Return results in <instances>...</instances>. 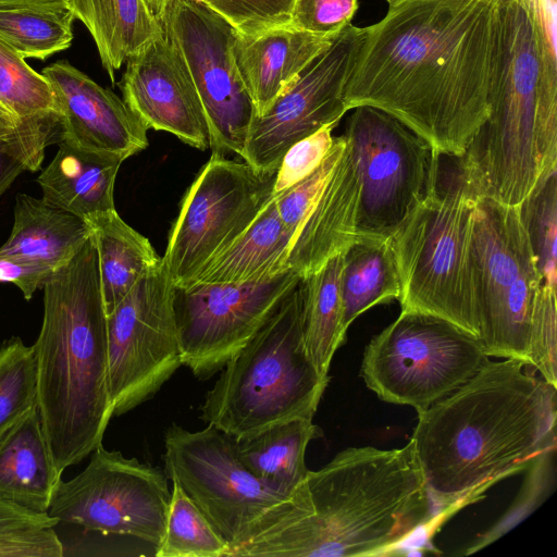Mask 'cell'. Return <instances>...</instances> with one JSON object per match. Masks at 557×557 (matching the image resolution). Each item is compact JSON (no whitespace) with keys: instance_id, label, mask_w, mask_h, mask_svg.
<instances>
[{"instance_id":"cell-8","label":"cell","mask_w":557,"mask_h":557,"mask_svg":"<svg viewBox=\"0 0 557 557\" xmlns=\"http://www.w3.org/2000/svg\"><path fill=\"white\" fill-rule=\"evenodd\" d=\"M471 262L478 339L485 355L529 366L531 315L542 278L518 206L478 198Z\"/></svg>"},{"instance_id":"cell-7","label":"cell","mask_w":557,"mask_h":557,"mask_svg":"<svg viewBox=\"0 0 557 557\" xmlns=\"http://www.w3.org/2000/svg\"><path fill=\"white\" fill-rule=\"evenodd\" d=\"M476 201L459 162L444 182L440 168L389 242L401 283V311L438 317L479 338L471 262Z\"/></svg>"},{"instance_id":"cell-33","label":"cell","mask_w":557,"mask_h":557,"mask_svg":"<svg viewBox=\"0 0 557 557\" xmlns=\"http://www.w3.org/2000/svg\"><path fill=\"white\" fill-rule=\"evenodd\" d=\"M518 207L542 284L557 290V171L544 175Z\"/></svg>"},{"instance_id":"cell-2","label":"cell","mask_w":557,"mask_h":557,"mask_svg":"<svg viewBox=\"0 0 557 557\" xmlns=\"http://www.w3.org/2000/svg\"><path fill=\"white\" fill-rule=\"evenodd\" d=\"M436 509L409 441L401 448L349 447L308 470L232 557L399 555L436 530Z\"/></svg>"},{"instance_id":"cell-41","label":"cell","mask_w":557,"mask_h":557,"mask_svg":"<svg viewBox=\"0 0 557 557\" xmlns=\"http://www.w3.org/2000/svg\"><path fill=\"white\" fill-rule=\"evenodd\" d=\"M295 0H209L206 5L227 20L239 33L251 35L289 24Z\"/></svg>"},{"instance_id":"cell-20","label":"cell","mask_w":557,"mask_h":557,"mask_svg":"<svg viewBox=\"0 0 557 557\" xmlns=\"http://www.w3.org/2000/svg\"><path fill=\"white\" fill-rule=\"evenodd\" d=\"M346 141V139H345ZM361 182L347 143L290 249L288 267L300 277L359 243Z\"/></svg>"},{"instance_id":"cell-10","label":"cell","mask_w":557,"mask_h":557,"mask_svg":"<svg viewBox=\"0 0 557 557\" xmlns=\"http://www.w3.org/2000/svg\"><path fill=\"white\" fill-rule=\"evenodd\" d=\"M343 136L361 182L359 242L387 240L425 197L442 156L400 121L369 106L354 108Z\"/></svg>"},{"instance_id":"cell-22","label":"cell","mask_w":557,"mask_h":557,"mask_svg":"<svg viewBox=\"0 0 557 557\" xmlns=\"http://www.w3.org/2000/svg\"><path fill=\"white\" fill-rule=\"evenodd\" d=\"M123 161L60 140L54 158L37 183L45 200L90 224L115 210L114 184Z\"/></svg>"},{"instance_id":"cell-30","label":"cell","mask_w":557,"mask_h":557,"mask_svg":"<svg viewBox=\"0 0 557 557\" xmlns=\"http://www.w3.org/2000/svg\"><path fill=\"white\" fill-rule=\"evenodd\" d=\"M401 283L389 239L359 242L343 252V327L374 306L398 300Z\"/></svg>"},{"instance_id":"cell-14","label":"cell","mask_w":557,"mask_h":557,"mask_svg":"<svg viewBox=\"0 0 557 557\" xmlns=\"http://www.w3.org/2000/svg\"><path fill=\"white\" fill-rule=\"evenodd\" d=\"M170 500L163 471L100 445L81 473L61 479L48 513L86 531L128 535L157 546Z\"/></svg>"},{"instance_id":"cell-47","label":"cell","mask_w":557,"mask_h":557,"mask_svg":"<svg viewBox=\"0 0 557 557\" xmlns=\"http://www.w3.org/2000/svg\"><path fill=\"white\" fill-rule=\"evenodd\" d=\"M151 14L160 22L168 0H144Z\"/></svg>"},{"instance_id":"cell-1","label":"cell","mask_w":557,"mask_h":557,"mask_svg":"<svg viewBox=\"0 0 557 557\" xmlns=\"http://www.w3.org/2000/svg\"><path fill=\"white\" fill-rule=\"evenodd\" d=\"M364 29L345 89L347 111H384L440 156L461 158L491 111L502 66V7L401 0Z\"/></svg>"},{"instance_id":"cell-42","label":"cell","mask_w":557,"mask_h":557,"mask_svg":"<svg viewBox=\"0 0 557 557\" xmlns=\"http://www.w3.org/2000/svg\"><path fill=\"white\" fill-rule=\"evenodd\" d=\"M335 126L325 125L287 149L275 172L273 196L292 187L321 164L333 145Z\"/></svg>"},{"instance_id":"cell-25","label":"cell","mask_w":557,"mask_h":557,"mask_svg":"<svg viewBox=\"0 0 557 557\" xmlns=\"http://www.w3.org/2000/svg\"><path fill=\"white\" fill-rule=\"evenodd\" d=\"M292 246L293 235L284 226L272 198L248 230L206 264L188 285L246 284L273 278L289 270Z\"/></svg>"},{"instance_id":"cell-9","label":"cell","mask_w":557,"mask_h":557,"mask_svg":"<svg viewBox=\"0 0 557 557\" xmlns=\"http://www.w3.org/2000/svg\"><path fill=\"white\" fill-rule=\"evenodd\" d=\"M486 358L479 339L453 323L400 311L367 345L360 375L381 400L419 413L465 384Z\"/></svg>"},{"instance_id":"cell-13","label":"cell","mask_w":557,"mask_h":557,"mask_svg":"<svg viewBox=\"0 0 557 557\" xmlns=\"http://www.w3.org/2000/svg\"><path fill=\"white\" fill-rule=\"evenodd\" d=\"M173 295L161 258L107 314L113 417L152 398L183 366Z\"/></svg>"},{"instance_id":"cell-21","label":"cell","mask_w":557,"mask_h":557,"mask_svg":"<svg viewBox=\"0 0 557 557\" xmlns=\"http://www.w3.org/2000/svg\"><path fill=\"white\" fill-rule=\"evenodd\" d=\"M332 39L299 30L290 24L251 35L237 32L232 54L257 115L271 106Z\"/></svg>"},{"instance_id":"cell-15","label":"cell","mask_w":557,"mask_h":557,"mask_svg":"<svg viewBox=\"0 0 557 557\" xmlns=\"http://www.w3.org/2000/svg\"><path fill=\"white\" fill-rule=\"evenodd\" d=\"M160 24L198 91L212 153L242 157L257 112L232 54L238 30L195 0H168Z\"/></svg>"},{"instance_id":"cell-37","label":"cell","mask_w":557,"mask_h":557,"mask_svg":"<svg viewBox=\"0 0 557 557\" xmlns=\"http://www.w3.org/2000/svg\"><path fill=\"white\" fill-rule=\"evenodd\" d=\"M37 370L33 346L13 336L0 343V429L36 406Z\"/></svg>"},{"instance_id":"cell-28","label":"cell","mask_w":557,"mask_h":557,"mask_svg":"<svg viewBox=\"0 0 557 557\" xmlns=\"http://www.w3.org/2000/svg\"><path fill=\"white\" fill-rule=\"evenodd\" d=\"M95 237L107 314L160 260L147 237L135 231L116 210L89 224Z\"/></svg>"},{"instance_id":"cell-11","label":"cell","mask_w":557,"mask_h":557,"mask_svg":"<svg viewBox=\"0 0 557 557\" xmlns=\"http://www.w3.org/2000/svg\"><path fill=\"white\" fill-rule=\"evenodd\" d=\"M274 178L211 153L182 199L161 257L175 287L187 286L248 230L273 198Z\"/></svg>"},{"instance_id":"cell-45","label":"cell","mask_w":557,"mask_h":557,"mask_svg":"<svg viewBox=\"0 0 557 557\" xmlns=\"http://www.w3.org/2000/svg\"><path fill=\"white\" fill-rule=\"evenodd\" d=\"M20 123V120L0 103V135L13 132Z\"/></svg>"},{"instance_id":"cell-5","label":"cell","mask_w":557,"mask_h":557,"mask_svg":"<svg viewBox=\"0 0 557 557\" xmlns=\"http://www.w3.org/2000/svg\"><path fill=\"white\" fill-rule=\"evenodd\" d=\"M502 18L491 111L458 162L478 198L519 206L557 171V64L540 48L521 0L503 5Z\"/></svg>"},{"instance_id":"cell-46","label":"cell","mask_w":557,"mask_h":557,"mask_svg":"<svg viewBox=\"0 0 557 557\" xmlns=\"http://www.w3.org/2000/svg\"><path fill=\"white\" fill-rule=\"evenodd\" d=\"M7 5L65 7L64 0H0V7Z\"/></svg>"},{"instance_id":"cell-35","label":"cell","mask_w":557,"mask_h":557,"mask_svg":"<svg viewBox=\"0 0 557 557\" xmlns=\"http://www.w3.org/2000/svg\"><path fill=\"white\" fill-rule=\"evenodd\" d=\"M59 132L60 113L49 112L21 119L13 132L0 135V198L23 172L40 169Z\"/></svg>"},{"instance_id":"cell-29","label":"cell","mask_w":557,"mask_h":557,"mask_svg":"<svg viewBox=\"0 0 557 557\" xmlns=\"http://www.w3.org/2000/svg\"><path fill=\"white\" fill-rule=\"evenodd\" d=\"M343 253L300 280L301 326L306 350L320 373L329 375L336 350L346 342L341 274Z\"/></svg>"},{"instance_id":"cell-34","label":"cell","mask_w":557,"mask_h":557,"mask_svg":"<svg viewBox=\"0 0 557 557\" xmlns=\"http://www.w3.org/2000/svg\"><path fill=\"white\" fill-rule=\"evenodd\" d=\"M59 521L0 498V557H61Z\"/></svg>"},{"instance_id":"cell-31","label":"cell","mask_w":557,"mask_h":557,"mask_svg":"<svg viewBox=\"0 0 557 557\" xmlns=\"http://www.w3.org/2000/svg\"><path fill=\"white\" fill-rule=\"evenodd\" d=\"M74 20L65 7H0V39L24 59L45 60L71 46Z\"/></svg>"},{"instance_id":"cell-51","label":"cell","mask_w":557,"mask_h":557,"mask_svg":"<svg viewBox=\"0 0 557 557\" xmlns=\"http://www.w3.org/2000/svg\"><path fill=\"white\" fill-rule=\"evenodd\" d=\"M195 1H197V2H201V3H203V4H207L209 0H195Z\"/></svg>"},{"instance_id":"cell-18","label":"cell","mask_w":557,"mask_h":557,"mask_svg":"<svg viewBox=\"0 0 557 557\" xmlns=\"http://www.w3.org/2000/svg\"><path fill=\"white\" fill-rule=\"evenodd\" d=\"M119 86L147 129L168 132L199 150L209 147L198 91L183 57L164 34L127 58Z\"/></svg>"},{"instance_id":"cell-24","label":"cell","mask_w":557,"mask_h":557,"mask_svg":"<svg viewBox=\"0 0 557 557\" xmlns=\"http://www.w3.org/2000/svg\"><path fill=\"white\" fill-rule=\"evenodd\" d=\"M91 235V226L73 213L44 198L17 194L13 227L0 255L54 272L70 262Z\"/></svg>"},{"instance_id":"cell-49","label":"cell","mask_w":557,"mask_h":557,"mask_svg":"<svg viewBox=\"0 0 557 557\" xmlns=\"http://www.w3.org/2000/svg\"><path fill=\"white\" fill-rule=\"evenodd\" d=\"M21 418V417H20ZM18 420V419H17ZM16 420V421H17ZM12 422L3 428L0 429V442L3 440V437L5 436V434L8 433V431L11 429V426L16 422Z\"/></svg>"},{"instance_id":"cell-27","label":"cell","mask_w":557,"mask_h":557,"mask_svg":"<svg viewBox=\"0 0 557 557\" xmlns=\"http://www.w3.org/2000/svg\"><path fill=\"white\" fill-rule=\"evenodd\" d=\"M322 436L312 419H294L235 441L239 460L259 481L288 496L305 478L307 446Z\"/></svg>"},{"instance_id":"cell-4","label":"cell","mask_w":557,"mask_h":557,"mask_svg":"<svg viewBox=\"0 0 557 557\" xmlns=\"http://www.w3.org/2000/svg\"><path fill=\"white\" fill-rule=\"evenodd\" d=\"M33 345L42 432L59 472L102 445L113 417L107 311L94 234L49 277Z\"/></svg>"},{"instance_id":"cell-50","label":"cell","mask_w":557,"mask_h":557,"mask_svg":"<svg viewBox=\"0 0 557 557\" xmlns=\"http://www.w3.org/2000/svg\"><path fill=\"white\" fill-rule=\"evenodd\" d=\"M389 5H393L401 0H386Z\"/></svg>"},{"instance_id":"cell-36","label":"cell","mask_w":557,"mask_h":557,"mask_svg":"<svg viewBox=\"0 0 557 557\" xmlns=\"http://www.w3.org/2000/svg\"><path fill=\"white\" fill-rule=\"evenodd\" d=\"M0 103L18 120L59 112L50 84L0 39Z\"/></svg>"},{"instance_id":"cell-38","label":"cell","mask_w":557,"mask_h":557,"mask_svg":"<svg viewBox=\"0 0 557 557\" xmlns=\"http://www.w3.org/2000/svg\"><path fill=\"white\" fill-rule=\"evenodd\" d=\"M556 450L557 447L545 451L525 470L527 476L512 506L467 548L465 555L473 554L505 535L550 495L556 481Z\"/></svg>"},{"instance_id":"cell-12","label":"cell","mask_w":557,"mask_h":557,"mask_svg":"<svg viewBox=\"0 0 557 557\" xmlns=\"http://www.w3.org/2000/svg\"><path fill=\"white\" fill-rule=\"evenodd\" d=\"M164 473L196 504L231 547V557L255 527L287 496L253 476L235 440L208 424L191 432L175 423L164 433Z\"/></svg>"},{"instance_id":"cell-17","label":"cell","mask_w":557,"mask_h":557,"mask_svg":"<svg viewBox=\"0 0 557 557\" xmlns=\"http://www.w3.org/2000/svg\"><path fill=\"white\" fill-rule=\"evenodd\" d=\"M292 269L262 282L175 287L182 363L199 380L220 372L297 286Z\"/></svg>"},{"instance_id":"cell-6","label":"cell","mask_w":557,"mask_h":557,"mask_svg":"<svg viewBox=\"0 0 557 557\" xmlns=\"http://www.w3.org/2000/svg\"><path fill=\"white\" fill-rule=\"evenodd\" d=\"M220 372L199 407L200 419L235 441L313 419L330 376L319 372L305 347L300 281Z\"/></svg>"},{"instance_id":"cell-32","label":"cell","mask_w":557,"mask_h":557,"mask_svg":"<svg viewBox=\"0 0 557 557\" xmlns=\"http://www.w3.org/2000/svg\"><path fill=\"white\" fill-rule=\"evenodd\" d=\"M158 557H231V547L196 504L175 483Z\"/></svg>"},{"instance_id":"cell-19","label":"cell","mask_w":557,"mask_h":557,"mask_svg":"<svg viewBox=\"0 0 557 557\" xmlns=\"http://www.w3.org/2000/svg\"><path fill=\"white\" fill-rule=\"evenodd\" d=\"M60 113L59 141L126 160L148 146L147 128L110 89L66 61L42 70Z\"/></svg>"},{"instance_id":"cell-39","label":"cell","mask_w":557,"mask_h":557,"mask_svg":"<svg viewBox=\"0 0 557 557\" xmlns=\"http://www.w3.org/2000/svg\"><path fill=\"white\" fill-rule=\"evenodd\" d=\"M345 145L343 135L334 137L326 157L312 173L281 194L273 196L280 218L293 235V244L318 201Z\"/></svg>"},{"instance_id":"cell-44","label":"cell","mask_w":557,"mask_h":557,"mask_svg":"<svg viewBox=\"0 0 557 557\" xmlns=\"http://www.w3.org/2000/svg\"><path fill=\"white\" fill-rule=\"evenodd\" d=\"M53 272L11 256L0 255V282L16 285L29 300L37 289H42Z\"/></svg>"},{"instance_id":"cell-26","label":"cell","mask_w":557,"mask_h":557,"mask_svg":"<svg viewBox=\"0 0 557 557\" xmlns=\"http://www.w3.org/2000/svg\"><path fill=\"white\" fill-rule=\"evenodd\" d=\"M64 5L89 30L113 84L127 58L163 35L144 0H64Z\"/></svg>"},{"instance_id":"cell-40","label":"cell","mask_w":557,"mask_h":557,"mask_svg":"<svg viewBox=\"0 0 557 557\" xmlns=\"http://www.w3.org/2000/svg\"><path fill=\"white\" fill-rule=\"evenodd\" d=\"M556 292L541 284L532 309L529 335V366L557 386Z\"/></svg>"},{"instance_id":"cell-43","label":"cell","mask_w":557,"mask_h":557,"mask_svg":"<svg viewBox=\"0 0 557 557\" xmlns=\"http://www.w3.org/2000/svg\"><path fill=\"white\" fill-rule=\"evenodd\" d=\"M358 7V0H295L289 24L319 37H334L351 24Z\"/></svg>"},{"instance_id":"cell-48","label":"cell","mask_w":557,"mask_h":557,"mask_svg":"<svg viewBox=\"0 0 557 557\" xmlns=\"http://www.w3.org/2000/svg\"><path fill=\"white\" fill-rule=\"evenodd\" d=\"M480 1H485V2H490V3H494L496 5L503 7V5H506L515 0H480Z\"/></svg>"},{"instance_id":"cell-16","label":"cell","mask_w":557,"mask_h":557,"mask_svg":"<svg viewBox=\"0 0 557 557\" xmlns=\"http://www.w3.org/2000/svg\"><path fill=\"white\" fill-rule=\"evenodd\" d=\"M366 35L347 25L277 96L256 115L243 160L259 173L272 174L287 149L325 125H337L347 112L344 95Z\"/></svg>"},{"instance_id":"cell-3","label":"cell","mask_w":557,"mask_h":557,"mask_svg":"<svg viewBox=\"0 0 557 557\" xmlns=\"http://www.w3.org/2000/svg\"><path fill=\"white\" fill-rule=\"evenodd\" d=\"M529 368L486 358L465 384L418 413L410 442L436 528L557 447V386Z\"/></svg>"},{"instance_id":"cell-23","label":"cell","mask_w":557,"mask_h":557,"mask_svg":"<svg viewBox=\"0 0 557 557\" xmlns=\"http://www.w3.org/2000/svg\"><path fill=\"white\" fill-rule=\"evenodd\" d=\"M61 479L35 406L18 418L0 442V498L45 513Z\"/></svg>"}]
</instances>
